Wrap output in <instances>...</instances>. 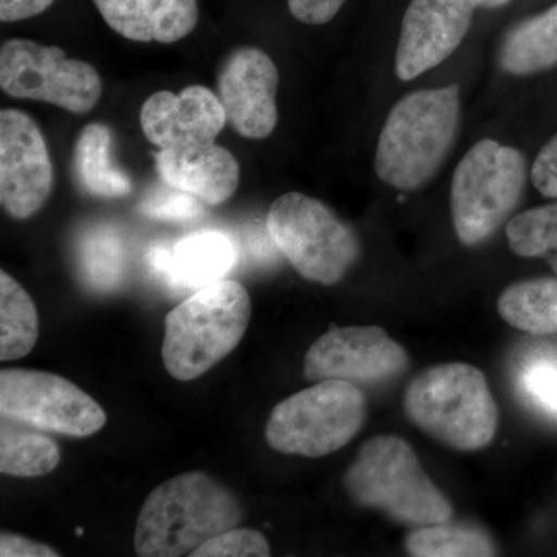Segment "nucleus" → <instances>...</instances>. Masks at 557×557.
Instances as JSON below:
<instances>
[{
  "label": "nucleus",
  "instance_id": "f257e3e1",
  "mask_svg": "<svg viewBox=\"0 0 557 557\" xmlns=\"http://www.w3.org/2000/svg\"><path fill=\"white\" fill-rule=\"evenodd\" d=\"M244 508L233 491L207 474L175 475L146 497L134 533L141 557L190 556L209 539L239 525Z\"/></svg>",
  "mask_w": 557,
  "mask_h": 557
},
{
  "label": "nucleus",
  "instance_id": "f03ea898",
  "mask_svg": "<svg viewBox=\"0 0 557 557\" xmlns=\"http://www.w3.org/2000/svg\"><path fill=\"white\" fill-rule=\"evenodd\" d=\"M460 121L457 86L420 90L403 98L388 113L379 139L375 171L399 190L426 185L448 157Z\"/></svg>",
  "mask_w": 557,
  "mask_h": 557
},
{
  "label": "nucleus",
  "instance_id": "7ed1b4c3",
  "mask_svg": "<svg viewBox=\"0 0 557 557\" xmlns=\"http://www.w3.org/2000/svg\"><path fill=\"white\" fill-rule=\"evenodd\" d=\"M251 298L237 281L197 289L164 319L163 362L172 379H199L239 346L251 319Z\"/></svg>",
  "mask_w": 557,
  "mask_h": 557
},
{
  "label": "nucleus",
  "instance_id": "20e7f679",
  "mask_svg": "<svg viewBox=\"0 0 557 557\" xmlns=\"http://www.w3.org/2000/svg\"><path fill=\"white\" fill-rule=\"evenodd\" d=\"M355 504L379 511L405 525L449 522L453 507L432 483L406 440L397 435L370 438L344 475Z\"/></svg>",
  "mask_w": 557,
  "mask_h": 557
},
{
  "label": "nucleus",
  "instance_id": "39448f33",
  "mask_svg": "<svg viewBox=\"0 0 557 557\" xmlns=\"http://www.w3.org/2000/svg\"><path fill=\"white\" fill-rule=\"evenodd\" d=\"M406 413L432 438L457 450H478L493 442L498 409L485 375L465 362L421 372L405 395Z\"/></svg>",
  "mask_w": 557,
  "mask_h": 557
},
{
  "label": "nucleus",
  "instance_id": "423d86ee",
  "mask_svg": "<svg viewBox=\"0 0 557 557\" xmlns=\"http://www.w3.org/2000/svg\"><path fill=\"white\" fill-rule=\"evenodd\" d=\"M527 183V164L518 149L482 139L458 163L450 188L454 228L461 244H483L504 225Z\"/></svg>",
  "mask_w": 557,
  "mask_h": 557
},
{
  "label": "nucleus",
  "instance_id": "0eeeda50",
  "mask_svg": "<svg viewBox=\"0 0 557 557\" xmlns=\"http://www.w3.org/2000/svg\"><path fill=\"white\" fill-rule=\"evenodd\" d=\"M364 420L366 397L357 384L324 380L278 403L265 440L288 456L324 457L344 448Z\"/></svg>",
  "mask_w": 557,
  "mask_h": 557
},
{
  "label": "nucleus",
  "instance_id": "6e6552de",
  "mask_svg": "<svg viewBox=\"0 0 557 557\" xmlns=\"http://www.w3.org/2000/svg\"><path fill=\"white\" fill-rule=\"evenodd\" d=\"M267 231L300 276L322 285L338 284L361 252L357 234L321 200L288 193L271 205Z\"/></svg>",
  "mask_w": 557,
  "mask_h": 557
},
{
  "label": "nucleus",
  "instance_id": "1a4fd4ad",
  "mask_svg": "<svg viewBox=\"0 0 557 557\" xmlns=\"http://www.w3.org/2000/svg\"><path fill=\"white\" fill-rule=\"evenodd\" d=\"M0 87L17 100L49 102L75 115L94 110L102 95L101 75L94 65L30 39L2 44Z\"/></svg>",
  "mask_w": 557,
  "mask_h": 557
},
{
  "label": "nucleus",
  "instance_id": "9d476101",
  "mask_svg": "<svg viewBox=\"0 0 557 557\" xmlns=\"http://www.w3.org/2000/svg\"><path fill=\"white\" fill-rule=\"evenodd\" d=\"M0 413L25 426L69 437H90L108 423L104 409L83 388L40 370L0 372Z\"/></svg>",
  "mask_w": 557,
  "mask_h": 557
},
{
  "label": "nucleus",
  "instance_id": "9b49d317",
  "mask_svg": "<svg viewBox=\"0 0 557 557\" xmlns=\"http://www.w3.org/2000/svg\"><path fill=\"white\" fill-rule=\"evenodd\" d=\"M54 171L36 121L17 109L0 112V203L10 218L30 219L49 200Z\"/></svg>",
  "mask_w": 557,
  "mask_h": 557
},
{
  "label": "nucleus",
  "instance_id": "f8f14e48",
  "mask_svg": "<svg viewBox=\"0 0 557 557\" xmlns=\"http://www.w3.org/2000/svg\"><path fill=\"white\" fill-rule=\"evenodd\" d=\"M409 357L381 327H336L314 341L304 358L309 381L380 384L405 372Z\"/></svg>",
  "mask_w": 557,
  "mask_h": 557
},
{
  "label": "nucleus",
  "instance_id": "ddd939ff",
  "mask_svg": "<svg viewBox=\"0 0 557 557\" xmlns=\"http://www.w3.org/2000/svg\"><path fill=\"white\" fill-rule=\"evenodd\" d=\"M278 72L273 60L256 47L226 54L218 73V95L233 129L242 137H269L277 124Z\"/></svg>",
  "mask_w": 557,
  "mask_h": 557
},
{
  "label": "nucleus",
  "instance_id": "4468645a",
  "mask_svg": "<svg viewBox=\"0 0 557 557\" xmlns=\"http://www.w3.org/2000/svg\"><path fill=\"white\" fill-rule=\"evenodd\" d=\"M475 0H412L403 17L395 72L410 81L448 60L471 27Z\"/></svg>",
  "mask_w": 557,
  "mask_h": 557
},
{
  "label": "nucleus",
  "instance_id": "2eb2a0df",
  "mask_svg": "<svg viewBox=\"0 0 557 557\" xmlns=\"http://www.w3.org/2000/svg\"><path fill=\"white\" fill-rule=\"evenodd\" d=\"M145 137L159 149L212 143L228 123L219 95L205 86L174 94L160 90L143 102L139 112Z\"/></svg>",
  "mask_w": 557,
  "mask_h": 557
},
{
  "label": "nucleus",
  "instance_id": "dca6fc26",
  "mask_svg": "<svg viewBox=\"0 0 557 557\" xmlns=\"http://www.w3.org/2000/svg\"><path fill=\"white\" fill-rule=\"evenodd\" d=\"M153 159L168 186L193 194L209 207L225 203L239 188V161L215 141L160 149Z\"/></svg>",
  "mask_w": 557,
  "mask_h": 557
},
{
  "label": "nucleus",
  "instance_id": "f3484780",
  "mask_svg": "<svg viewBox=\"0 0 557 557\" xmlns=\"http://www.w3.org/2000/svg\"><path fill=\"white\" fill-rule=\"evenodd\" d=\"M113 32L135 42L174 44L199 22L197 0H94Z\"/></svg>",
  "mask_w": 557,
  "mask_h": 557
},
{
  "label": "nucleus",
  "instance_id": "a211bd4d",
  "mask_svg": "<svg viewBox=\"0 0 557 557\" xmlns=\"http://www.w3.org/2000/svg\"><path fill=\"white\" fill-rule=\"evenodd\" d=\"M236 260L233 240L220 231H200L172 249L149 252L150 267L174 288H203L222 281Z\"/></svg>",
  "mask_w": 557,
  "mask_h": 557
},
{
  "label": "nucleus",
  "instance_id": "6ab92c4d",
  "mask_svg": "<svg viewBox=\"0 0 557 557\" xmlns=\"http://www.w3.org/2000/svg\"><path fill=\"white\" fill-rule=\"evenodd\" d=\"M112 131L101 123L87 124L76 139L73 171L84 193L102 199L129 196L134 183L112 161Z\"/></svg>",
  "mask_w": 557,
  "mask_h": 557
},
{
  "label": "nucleus",
  "instance_id": "aec40b11",
  "mask_svg": "<svg viewBox=\"0 0 557 557\" xmlns=\"http://www.w3.org/2000/svg\"><path fill=\"white\" fill-rule=\"evenodd\" d=\"M498 62L505 72L525 76L557 65V3L520 22L505 36Z\"/></svg>",
  "mask_w": 557,
  "mask_h": 557
},
{
  "label": "nucleus",
  "instance_id": "412c9836",
  "mask_svg": "<svg viewBox=\"0 0 557 557\" xmlns=\"http://www.w3.org/2000/svg\"><path fill=\"white\" fill-rule=\"evenodd\" d=\"M497 309L511 327L536 336L557 333V278L511 285L498 298Z\"/></svg>",
  "mask_w": 557,
  "mask_h": 557
},
{
  "label": "nucleus",
  "instance_id": "4be33fe9",
  "mask_svg": "<svg viewBox=\"0 0 557 557\" xmlns=\"http://www.w3.org/2000/svg\"><path fill=\"white\" fill-rule=\"evenodd\" d=\"M2 418L0 428V471L11 478H42L58 468L61 449L39 429Z\"/></svg>",
  "mask_w": 557,
  "mask_h": 557
},
{
  "label": "nucleus",
  "instance_id": "5701e85b",
  "mask_svg": "<svg viewBox=\"0 0 557 557\" xmlns=\"http://www.w3.org/2000/svg\"><path fill=\"white\" fill-rule=\"evenodd\" d=\"M39 338V314L27 289L0 271V359L27 357Z\"/></svg>",
  "mask_w": 557,
  "mask_h": 557
},
{
  "label": "nucleus",
  "instance_id": "b1692460",
  "mask_svg": "<svg viewBox=\"0 0 557 557\" xmlns=\"http://www.w3.org/2000/svg\"><path fill=\"white\" fill-rule=\"evenodd\" d=\"M406 549L417 557L496 556L493 539L482 528L448 522L417 528L406 539Z\"/></svg>",
  "mask_w": 557,
  "mask_h": 557
},
{
  "label": "nucleus",
  "instance_id": "393cba45",
  "mask_svg": "<svg viewBox=\"0 0 557 557\" xmlns=\"http://www.w3.org/2000/svg\"><path fill=\"white\" fill-rule=\"evenodd\" d=\"M78 260L81 276L95 292H113L123 282L126 252L113 230L97 228L87 233L79 242Z\"/></svg>",
  "mask_w": 557,
  "mask_h": 557
},
{
  "label": "nucleus",
  "instance_id": "a878e982",
  "mask_svg": "<svg viewBox=\"0 0 557 557\" xmlns=\"http://www.w3.org/2000/svg\"><path fill=\"white\" fill-rule=\"evenodd\" d=\"M507 237L516 255L547 260L557 276V201L509 220Z\"/></svg>",
  "mask_w": 557,
  "mask_h": 557
},
{
  "label": "nucleus",
  "instance_id": "bb28decb",
  "mask_svg": "<svg viewBox=\"0 0 557 557\" xmlns=\"http://www.w3.org/2000/svg\"><path fill=\"white\" fill-rule=\"evenodd\" d=\"M271 555L269 541L262 533L248 528H230L203 545L193 557H267Z\"/></svg>",
  "mask_w": 557,
  "mask_h": 557
},
{
  "label": "nucleus",
  "instance_id": "cd10ccee",
  "mask_svg": "<svg viewBox=\"0 0 557 557\" xmlns=\"http://www.w3.org/2000/svg\"><path fill=\"white\" fill-rule=\"evenodd\" d=\"M520 384L531 403L547 416L557 418V358L536 357L528 362Z\"/></svg>",
  "mask_w": 557,
  "mask_h": 557
},
{
  "label": "nucleus",
  "instance_id": "c85d7f7f",
  "mask_svg": "<svg viewBox=\"0 0 557 557\" xmlns=\"http://www.w3.org/2000/svg\"><path fill=\"white\" fill-rule=\"evenodd\" d=\"M139 212L146 218L164 222H188L203 214L201 200L193 194L175 188L152 190L139 203Z\"/></svg>",
  "mask_w": 557,
  "mask_h": 557
},
{
  "label": "nucleus",
  "instance_id": "c756f323",
  "mask_svg": "<svg viewBox=\"0 0 557 557\" xmlns=\"http://www.w3.org/2000/svg\"><path fill=\"white\" fill-rule=\"evenodd\" d=\"M531 180L542 196L557 199V134L537 153Z\"/></svg>",
  "mask_w": 557,
  "mask_h": 557
},
{
  "label": "nucleus",
  "instance_id": "7c9ffc66",
  "mask_svg": "<svg viewBox=\"0 0 557 557\" xmlns=\"http://www.w3.org/2000/svg\"><path fill=\"white\" fill-rule=\"evenodd\" d=\"M346 0H288V10L304 24L322 25L332 21Z\"/></svg>",
  "mask_w": 557,
  "mask_h": 557
},
{
  "label": "nucleus",
  "instance_id": "2f4dec72",
  "mask_svg": "<svg viewBox=\"0 0 557 557\" xmlns=\"http://www.w3.org/2000/svg\"><path fill=\"white\" fill-rule=\"evenodd\" d=\"M0 556L2 557H58L61 553L40 544L33 539L21 536V534L7 533L0 534Z\"/></svg>",
  "mask_w": 557,
  "mask_h": 557
},
{
  "label": "nucleus",
  "instance_id": "473e14b6",
  "mask_svg": "<svg viewBox=\"0 0 557 557\" xmlns=\"http://www.w3.org/2000/svg\"><path fill=\"white\" fill-rule=\"evenodd\" d=\"M54 0H0V21L30 20L44 13Z\"/></svg>",
  "mask_w": 557,
  "mask_h": 557
},
{
  "label": "nucleus",
  "instance_id": "72a5a7b5",
  "mask_svg": "<svg viewBox=\"0 0 557 557\" xmlns=\"http://www.w3.org/2000/svg\"><path fill=\"white\" fill-rule=\"evenodd\" d=\"M479 9H498V7L507 5L509 0H475Z\"/></svg>",
  "mask_w": 557,
  "mask_h": 557
},
{
  "label": "nucleus",
  "instance_id": "f704fd0d",
  "mask_svg": "<svg viewBox=\"0 0 557 557\" xmlns=\"http://www.w3.org/2000/svg\"><path fill=\"white\" fill-rule=\"evenodd\" d=\"M83 533H84L83 528H78V530H76V534H83Z\"/></svg>",
  "mask_w": 557,
  "mask_h": 557
}]
</instances>
